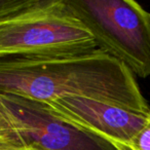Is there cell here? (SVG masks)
Wrapping results in <instances>:
<instances>
[{"mask_svg":"<svg viewBox=\"0 0 150 150\" xmlns=\"http://www.w3.org/2000/svg\"><path fill=\"white\" fill-rule=\"evenodd\" d=\"M52 0H0V23L47 5Z\"/></svg>","mask_w":150,"mask_h":150,"instance_id":"8992f818","label":"cell"},{"mask_svg":"<svg viewBox=\"0 0 150 150\" xmlns=\"http://www.w3.org/2000/svg\"><path fill=\"white\" fill-rule=\"evenodd\" d=\"M0 94L41 103L86 97L150 113L135 75L101 50L73 56L0 58Z\"/></svg>","mask_w":150,"mask_h":150,"instance_id":"6da1fadb","label":"cell"},{"mask_svg":"<svg viewBox=\"0 0 150 150\" xmlns=\"http://www.w3.org/2000/svg\"><path fill=\"white\" fill-rule=\"evenodd\" d=\"M0 150H29V149H26V148L21 147L19 145L11 143V142L0 140Z\"/></svg>","mask_w":150,"mask_h":150,"instance_id":"9c48e42d","label":"cell"},{"mask_svg":"<svg viewBox=\"0 0 150 150\" xmlns=\"http://www.w3.org/2000/svg\"><path fill=\"white\" fill-rule=\"evenodd\" d=\"M60 116L70 120L123 150L147 122L150 113H142L113 103L86 97L68 96L44 103Z\"/></svg>","mask_w":150,"mask_h":150,"instance_id":"5b68a950","label":"cell"},{"mask_svg":"<svg viewBox=\"0 0 150 150\" xmlns=\"http://www.w3.org/2000/svg\"><path fill=\"white\" fill-rule=\"evenodd\" d=\"M21 144L29 150H123L110 141L60 116L41 102L0 94Z\"/></svg>","mask_w":150,"mask_h":150,"instance_id":"277c9868","label":"cell"},{"mask_svg":"<svg viewBox=\"0 0 150 150\" xmlns=\"http://www.w3.org/2000/svg\"><path fill=\"white\" fill-rule=\"evenodd\" d=\"M0 140L11 142V143H13L16 145L24 147L21 144V142H20L17 129H16L13 120L8 116L6 111L4 110L1 103H0Z\"/></svg>","mask_w":150,"mask_h":150,"instance_id":"52a82bcc","label":"cell"},{"mask_svg":"<svg viewBox=\"0 0 150 150\" xmlns=\"http://www.w3.org/2000/svg\"><path fill=\"white\" fill-rule=\"evenodd\" d=\"M97 50L93 35L63 0L0 23V58L73 56Z\"/></svg>","mask_w":150,"mask_h":150,"instance_id":"3957f363","label":"cell"},{"mask_svg":"<svg viewBox=\"0 0 150 150\" xmlns=\"http://www.w3.org/2000/svg\"><path fill=\"white\" fill-rule=\"evenodd\" d=\"M129 150H150V116L147 122L132 139Z\"/></svg>","mask_w":150,"mask_h":150,"instance_id":"ba28073f","label":"cell"},{"mask_svg":"<svg viewBox=\"0 0 150 150\" xmlns=\"http://www.w3.org/2000/svg\"><path fill=\"white\" fill-rule=\"evenodd\" d=\"M99 50L142 78L150 76V13L134 0H63Z\"/></svg>","mask_w":150,"mask_h":150,"instance_id":"7a4b0ae2","label":"cell"}]
</instances>
